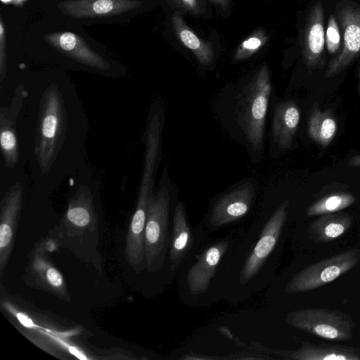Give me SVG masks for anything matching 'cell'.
Here are the masks:
<instances>
[{
	"label": "cell",
	"instance_id": "1",
	"mask_svg": "<svg viewBox=\"0 0 360 360\" xmlns=\"http://www.w3.org/2000/svg\"><path fill=\"white\" fill-rule=\"evenodd\" d=\"M25 89L19 142L35 188L49 194L86 166L88 120L72 86L52 81Z\"/></svg>",
	"mask_w": 360,
	"mask_h": 360
},
{
	"label": "cell",
	"instance_id": "2",
	"mask_svg": "<svg viewBox=\"0 0 360 360\" xmlns=\"http://www.w3.org/2000/svg\"><path fill=\"white\" fill-rule=\"evenodd\" d=\"M290 201L262 210L225 255L211 286L210 305H237L266 290L276 272L288 234Z\"/></svg>",
	"mask_w": 360,
	"mask_h": 360
},
{
	"label": "cell",
	"instance_id": "3",
	"mask_svg": "<svg viewBox=\"0 0 360 360\" xmlns=\"http://www.w3.org/2000/svg\"><path fill=\"white\" fill-rule=\"evenodd\" d=\"M245 229L235 228L218 238L210 239L182 267L175 281L183 304L197 308L211 306V286L217 269Z\"/></svg>",
	"mask_w": 360,
	"mask_h": 360
},
{
	"label": "cell",
	"instance_id": "4",
	"mask_svg": "<svg viewBox=\"0 0 360 360\" xmlns=\"http://www.w3.org/2000/svg\"><path fill=\"white\" fill-rule=\"evenodd\" d=\"M360 261V250L353 248L308 265L295 272L276 276L265 290L270 305L277 307L292 295L312 290L329 283L347 273Z\"/></svg>",
	"mask_w": 360,
	"mask_h": 360
},
{
	"label": "cell",
	"instance_id": "5",
	"mask_svg": "<svg viewBox=\"0 0 360 360\" xmlns=\"http://www.w3.org/2000/svg\"><path fill=\"white\" fill-rule=\"evenodd\" d=\"M175 205L169 188L162 186L152 195L148 207L144 234L145 272L159 276L162 288L175 281L168 262Z\"/></svg>",
	"mask_w": 360,
	"mask_h": 360
},
{
	"label": "cell",
	"instance_id": "6",
	"mask_svg": "<svg viewBox=\"0 0 360 360\" xmlns=\"http://www.w3.org/2000/svg\"><path fill=\"white\" fill-rule=\"evenodd\" d=\"M271 91L269 75L263 67L242 91L238 99L239 122L255 150L263 147L264 129L268 102Z\"/></svg>",
	"mask_w": 360,
	"mask_h": 360
},
{
	"label": "cell",
	"instance_id": "7",
	"mask_svg": "<svg viewBox=\"0 0 360 360\" xmlns=\"http://www.w3.org/2000/svg\"><path fill=\"white\" fill-rule=\"evenodd\" d=\"M290 326L330 340H348L352 338L354 323L347 314L328 309H300L286 314Z\"/></svg>",
	"mask_w": 360,
	"mask_h": 360
},
{
	"label": "cell",
	"instance_id": "8",
	"mask_svg": "<svg viewBox=\"0 0 360 360\" xmlns=\"http://www.w3.org/2000/svg\"><path fill=\"white\" fill-rule=\"evenodd\" d=\"M255 190L244 184L216 199L200 221L208 234L245 221L252 212Z\"/></svg>",
	"mask_w": 360,
	"mask_h": 360
},
{
	"label": "cell",
	"instance_id": "9",
	"mask_svg": "<svg viewBox=\"0 0 360 360\" xmlns=\"http://www.w3.org/2000/svg\"><path fill=\"white\" fill-rule=\"evenodd\" d=\"M209 236L200 222L195 226L191 225L184 204L182 202H176L168 255L170 272L175 278L186 262L210 240Z\"/></svg>",
	"mask_w": 360,
	"mask_h": 360
},
{
	"label": "cell",
	"instance_id": "10",
	"mask_svg": "<svg viewBox=\"0 0 360 360\" xmlns=\"http://www.w3.org/2000/svg\"><path fill=\"white\" fill-rule=\"evenodd\" d=\"M26 94L25 86L20 84L15 90L10 105L3 106L0 110V145L7 172H22L26 161L18 131V118Z\"/></svg>",
	"mask_w": 360,
	"mask_h": 360
},
{
	"label": "cell",
	"instance_id": "11",
	"mask_svg": "<svg viewBox=\"0 0 360 360\" xmlns=\"http://www.w3.org/2000/svg\"><path fill=\"white\" fill-rule=\"evenodd\" d=\"M23 278L31 288L46 291L66 302L70 300L66 282L42 243L36 245L30 253Z\"/></svg>",
	"mask_w": 360,
	"mask_h": 360
},
{
	"label": "cell",
	"instance_id": "12",
	"mask_svg": "<svg viewBox=\"0 0 360 360\" xmlns=\"http://www.w3.org/2000/svg\"><path fill=\"white\" fill-rule=\"evenodd\" d=\"M24 188L15 182L6 191L0 202V276L3 277L11 255L22 207Z\"/></svg>",
	"mask_w": 360,
	"mask_h": 360
},
{
	"label": "cell",
	"instance_id": "13",
	"mask_svg": "<svg viewBox=\"0 0 360 360\" xmlns=\"http://www.w3.org/2000/svg\"><path fill=\"white\" fill-rule=\"evenodd\" d=\"M141 5L139 0H65L60 1L57 8L70 18L87 19L120 15Z\"/></svg>",
	"mask_w": 360,
	"mask_h": 360
},
{
	"label": "cell",
	"instance_id": "14",
	"mask_svg": "<svg viewBox=\"0 0 360 360\" xmlns=\"http://www.w3.org/2000/svg\"><path fill=\"white\" fill-rule=\"evenodd\" d=\"M44 41L67 57L87 67L106 71L110 64L93 51L78 34L70 32H56L46 34Z\"/></svg>",
	"mask_w": 360,
	"mask_h": 360
},
{
	"label": "cell",
	"instance_id": "15",
	"mask_svg": "<svg viewBox=\"0 0 360 360\" xmlns=\"http://www.w3.org/2000/svg\"><path fill=\"white\" fill-rule=\"evenodd\" d=\"M251 349L267 354L276 355L284 359L294 360H359L360 356L356 350L347 347H321L313 345H302L295 350L271 349L259 343L252 342Z\"/></svg>",
	"mask_w": 360,
	"mask_h": 360
},
{
	"label": "cell",
	"instance_id": "16",
	"mask_svg": "<svg viewBox=\"0 0 360 360\" xmlns=\"http://www.w3.org/2000/svg\"><path fill=\"white\" fill-rule=\"evenodd\" d=\"M300 110L293 101L278 103L273 119V136L281 148H288L296 133L300 122Z\"/></svg>",
	"mask_w": 360,
	"mask_h": 360
},
{
	"label": "cell",
	"instance_id": "17",
	"mask_svg": "<svg viewBox=\"0 0 360 360\" xmlns=\"http://www.w3.org/2000/svg\"><path fill=\"white\" fill-rule=\"evenodd\" d=\"M352 223L351 215L334 212L321 215L309 226V233L319 243L334 240L346 233Z\"/></svg>",
	"mask_w": 360,
	"mask_h": 360
},
{
	"label": "cell",
	"instance_id": "18",
	"mask_svg": "<svg viewBox=\"0 0 360 360\" xmlns=\"http://www.w3.org/2000/svg\"><path fill=\"white\" fill-rule=\"evenodd\" d=\"M337 131V123L330 110L321 111L316 105L310 110L307 120V132L314 142L328 146Z\"/></svg>",
	"mask_w": 360,
	"mask_h": 360
},
{
	"label": "cell",
	"instance_id": "19",
	"mask_svg": "<svg viewBox=\"0 0 360 360\" xmlns=\"http://www.w3.org/2000/svg\"><path fill=\"white\" fill-rule=\"evenodd\" d=\"M174 31L181 42L191 49L200 63L210 65L213 61L212 46L200 38L187 27L178 14L172 17Z\"/></svg>",
	"mask_w": 360,
	"mask_h": 360
},
{
	"label": "cell",
	"instance_id": "20",
	"mask_svg": "<svg viewBox=\"0 0 360 360\" xmlns=\"http://www.w3.org/2000/svg\"><path fill=\"white\" fill-rule=\"evenodd\" d=\"M344 39V51L330 65L326 74L327 77H332L338 74L360 51V25L356 22L349 23L345 28Z\"/></svg>",
	"mask_w": 360,
	"mask_h": 360
},
{
	"label": "cell",
	"instance_id": "21",
	"mask_svg": "<svg viewBox=\"0 0 360 360\" xmlns=\"http://www.w3.org/2000/svg\"><path fill=\"white\" fill-rule=\"evenodd\" d=\"M356 198L350 193L338 192L326 195L306 209L309 217L334 213L352 205Z\"/></svg>",
	"mask_w": 360,
	"mask_h": 360
},
{
	"label": "cell",
	"instance_id": "22",
	"mask_svg": "<svg viewBox=\"0 0 360 360\" xmlns=\"http://www.w3.org/2000/svg\"><path fill=\"white\" fill-rule=\"evenodd\" d=\"M325 43L323 27L320 23L314 24L309 32V46L310 51L318 55L323 51Z\"/></svg>",
	"mask_w": 360,
	"mask_h": 360
},
{
	"label": "cell",
	"instance_id": "23",
	"mask_svg": "<svg viewBox=\"0 0 360 360\" xmlns=\"http://www.w3.org/2000/svg\"><path fill=\"white\" fill-rule=\"evenodd\" d=\"M6 29L0 15V79L3 82L6 74Z\"/></svg>",
	"mask_w": 360,
	"mask_h": 360
},
{
	"label": "cell",
	"instance_id": "24",
	"mask_svg": "<svg viewBox=\"0 0 360 360\" xmlns=\"http://www.w3.org/2000/svg\"><path fill=\"white\" fill-rule=\"evenodd\" d=\"M262 45V40L257 37H252L244 41L242 44V49L237 53L238 59L243 58L257 50Z\"/></svg>",
	"mask_w": 360,
	"mask_h": 360
},
{
	"label": "cell",
	"instance_id": "25",
	"mask_svg": "<svg viewBox=\"0 0 360 360\" xmlns=\"http://www.w3.org/2000/svg\"><path fill=\"white\" fill-rule=\"evenodd\" d=\"M327 38L329 44V47L330 44H333L334 46L338 44L340 41V34L338 30L336 28V26L334 23V20H333L330 22L329 26L327 30Z\"/></svg>",
	"mask_w": 360,
	"mask_h": 360
},
{
	"label": "cell",
	"instance_id": "26",
	"mask_svg": "<svg viewBox=\"0 0 360 360\" xmlns=\"http://www.w3.org/2000/svg\"><path fill=\"white\" fill-rule=\"evenodd\" d=\"M348 163L351 167H360V155L351 158Z\"/></svg>",
	"mask_w": 360,
	"mask_h": 360
},
{
	"label": "cell",
	"instance_id": "27",
	"mask_svg": "<svg viewBox=\"0 0 360 360\" xmlns=\"http://www.w3.org/2000/svg\"><path fill=\"white\" fill-rule=\"evenodd\" d=\"M184 1L190 6H194L195 5V0H184Z\"/></svg>",
	"mask_w": 360,
	"mask_h": 360
},
{
	"label": "cell",
	"instance_id": "28",
	"mask_svg": "<svg viewBox=\"0 0 360 360\" xmlns=\"http://www.w3.org/2000/svg\"><path fill=\"white\" fill-rule=\"evenodd\" d=\"M217 3L224 6L226 4L227 0H215Z\"/></svg>",
	"mask_w": 360,
	"mask_h": 360
},
{
	"label": "cell",
	"instance_id": "29",
	"mask_svg": "<svg viewBox=\"0 0 360 360\" xmlns=\"http://www.w3.org/2000/svg\"><path fill=\"white\" fill-rule=\"evenodd\" d=\"M359 91H360V83H359Z\"/></svg>",
	"mask_w": 360,
	"mask_h": 360
}]
</instances>
